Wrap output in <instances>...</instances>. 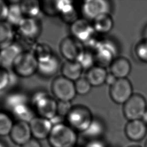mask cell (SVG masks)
I'll use <instances>...</instances> for the list:
<instances>
[{
	"mask_svg": "<svg viewBox=\"0 0 147 147\" xmlns=\"http://www.w3.org/2000/svg\"><path fill=\"white\" fill-rule=\"evenodd\" d=\"M86 147H107L106 142L102 139H95L89 140L87 143Z\"/></svg>",
	"mask_w": 147,
	"mask_h": 147,
	"instance_id": "74e56055",
	"label": "cell"
},
{
	"mask_svg": "<svg viewBox=\"0 0 147 147\" xmlns=\"http://www.w3.org/2000/svg\"><path fill=\"white\" fill-rule=\"evenodd\" d=\"M26 102L29 101L25 94L21 92H14L6 96L5 100V105L6 107L10 111L16 106Z\"/></svg>",
	"mask_w": 147,
	"mask_h": 147,
	"instance_id": "f1b7e54d",
	"label": "cell"
},
{
	"mask_svg": "<svg viewBox=\"0 0 147 147\" xmlns=\"http://www.w3.org/2000/svg\"><path fill=\"white\" fill-rule=\"evenodd\" d=\"M14 124L12 118L8 114L0 111V136L10 134Z\"/></svg>",
	"mask_w": 147,
	"mask_h": 147,
	"instance_id": "f546056e",
	"label": "cell"
},
{
	"mask_svg": "<svg viewBox=\"0 0 147 147\" xmlns=\"http://www.w3.org/2000/svg\"><path fill=\"white\" fill-rule=\"evenodd\" d=\"M32 102L37 116L51 120L57 114V102L45 91L36 92L32 96Z\"/></svg>",
	"mask_w": 147,
	"mask_h": 147,
	"instance_id": "3957f363",
	"label": "cell"
},
{
	"mask_svg": "<svg viewBox=\"0 0 147 147\" xmlns=\"http://www.w3.org/2000/svg\"><path fill=\"white\" fill-rule=\"evenodd\" d=\"M106 130V127L103 122L99 119L94 118L88 128L83 132V135L88 140L102 138Z\"/></svg>",
	"mask_w": 147,
	"mask_h": 147,
	"instance_id": "d4e9b609",
	"label": "cell"
},
{
	"mask_svg": "<svg viewBox=\"0 0 147 147\" xmlns=\"http://www.w3.org/2000/svg\"><path fill=\"white\" fill-rule=\"evenodd\" d=\"M38 62L31 51H23L14 62L12 69L17 76L27 78L37 72Z\"/></svg>",
	"mask_w": 147,
	"mask_h": 147,
	"instance_id": "277c9868",
	"label": "cell"
},
{
	"mask_svg": "<svg viewBox=\"0 0 147 147\" xmlns=\"http://www.w3.org/2000/svg\"><path fill=\"white\" fill-rule=\"evenodd\" d=\"M9 135L15 144L22 146L32 139V134L29 123L17 121L14 124Z\"/></svg>",
	"mask_w": 147,
	"mask_h": 147,
	"instance_id": "9a60e30c",
	"label": "cell"
},
{
	"mask_svg": "<svg viewBox=\"0 0 147 147\" xmlns=\"http://www.w3.org/2000/svg\"><path fill=\"white\" fill-rule=\"evenodd\" d=\"M134 52L138 59L145 63H147V40L142 39L136 45Z\"/></svg>",
	"mask_w": 147,
	"mask_h": 147,
	"instance_id": "1f68e13d",
	"label": "cell"
},
{
	"mask_svg": "<svg viewBox=\"0 0 147 147\" xmlns=\"http://www.w3.org/2000/svg\"><path fill=\"white\" fill-rule=\"evenodd\" d=\"M55 5L57 15L60 16L64 22L71 25L78 19L77 12L72 1H55Z\"/></svg>",
	"mask_w": 147,
	"mask_h": 147,
	"instance_id": "e0dca14e",
	"label": "cell"
},
{
	"mask_svg": "<svg viewBox=\"0 0 147 147\" xmlns=\"http://www.w3.org/2000/svg\"><path fill=\"white\" fill-rule=\"evenodd\" d=\"M41 24L37 18L25 17L18 26L19 34L25 40L34 41L41 33Z\"/></svg>",
	"mask_w": 147,
	"mask_h": 147,
	"instance_id": "7c38bea8",
	"label": "cell"
},
{
	"mask_svg": "<svg viewBox=\"0 0 147 147\" xmlns=\"http://www.w3.org/2000/svg\"><path fill=\"white\" fill-rule=\"evenodd\" d=\"M59 49L65 60L79 62L86 48L83 43L70 36L62 39L59 45Z\"/></svg>",
	"mask_w": 147,
	"mask_h": 147,
	"instance_id": "ba28073f",
	"label": "cell"
},
{
	"mask_svg": "<svg viewBox=\"0 0 147 147\" xmlns=\"http://www.w3.org/2000/svg\"><path fill=\"white\" fill-rule=\"evenodd\" d=\"M133 94L132 84L127 78L118 79L109 89L110 98L114 103L119 105L126 103Z\"/></svg>",
	"mask_w": 147,
	"mask_h": 147,
	"instance_id": "30bf717a",
	"label": "cell"
},
{
	"mask_svg": "<svg viewBox=\"0 0 147 147\" xmlns=\"http://www.w3.org/2000/svg\"><path fill=\"white\" fill-rule=\"evenodd\" d=\"M74 83L76 94L80 95H87L90 92L92 88V86L85 76H82L74 82Z\"/></svg>",
	"mask_w": 147,
	"mask_h": 147,
	"instance_id": "4dcf8cb0",
	"label": "cell"
},
{
	"mask_svg": "<svg viewBox=\"0 0 147 147\" xmlns=\"http://www.w3.org/2000/svg\"><path fill=\"white\" fill-rule=\"evenodd\" d=\"M42 10L45 13L50 16L57 15L55 1H47L42 2L41 5Z\"/></svg>",
	"mask_w": 147,
	"mask_h": 147,
	"instance_id": "e575fe53",
	"label": "cell"
},
{
	"mask_svg": "<svg viewBox=\"0 0 147 147\" xmlns=\"http://www.w3.org/2000/svg\"><path fill=\"white\" fill-rule=\"evenodd\" d=\"M20 1H13L9 5L6 22L11 26H17L25 18L20 5Z\"/></svg>",
	"mask_w": 147,
	"mask_h": 147,
	"instance_id": "cb8c5ba5",
	"label": "cell"
},
{
	"mask_svg": "<svg viewBox=\"0 0 147 147\" xmlns=\"http://www.w3.org/2000/svg\"><path fill=\"white\" fill-rule=\"evenodd\" d=\"M9 5L2 0H0V22L6 21Z\"/></svg>",
	"mask_w": 147,
	"mask_h": 147,
	"instance_id": "8d00e7d4",
	"label": "cell"
},
{
	"mask_svg": "<svg viewBox=\"0 0 147 147\" xmlns=\"http://www.w3.org/2000/svg\"><path fill=\"white\" fill-rule=\"evenodd\" d=\"M60 67L59 59L54 54L49 59L38 63L37 72L43 77L50 78L54 76Z\"/></svg>",
	"mask_w": 147,
	"mask_h": 147,
	"instance_id": "ffe728a7",
	"label": "cell"
},
{
	"mask_svg": "<svg viewBox=\"0 0 147 147\" xmlns=\"http://www.w3.org/2000/svg\"><path fill=\"white\" fill-rule=\"evenodd\" d=\"M11 80V75L8 69L0 67V92L9 87Z\"/></svg>",
	"mask_w": 147,
	"mask_h": 147,
	"instance_id": "836d02e7",
	"label": "cell"
},
{
	"mask_svg": "<svg viewBox=\"0 0 147 147\" xmlns=\"http://www.w3.org/2000/svg\"><path fill=\"white\" fill-rule=\"evenodd\" d=\"M72 107L71 102H57V115L61 117H66Z\"/></svg>",
	"mask_w": 147,
	"mask_h": 147,
	"instance_id": "d590c367",
	"label": "cell"
},
{
	"mask_svg": "<svg viewBox=\"0 0 147 147\" xmlns=\"http://www.w3.org/2000/svg\"><path fill=\"white\" fill-rule=\"evenodd\" d=\"M0 147H6L5 143L0 140Z\"/></svg>",
	"mask_w": 147,
	"mask_h": 147,
	"instance_id": "7bdbcfd3",
	"label": "cell"
},
{
	"mask_svg": "<svg viewBox=\"0 0 147 147\" xmlns=\"http://www.w3.org/2000/svg\"><path fill=\"white\" fill-rule=\"evenodd\" d=\"M65 118L70 127L82 133L88 128L94 119L91 110L81 105L72 106Z\"/></svg>",
	"mask_w": 147,
	"mask_h": 147,
	"instance_id": "7a4b0ae2",
	"label": "cell"
},
{
	"mask_svg": "<svg viewBox=\"0 0 147 147\" xmlns=\"http://www.w3.org/2000/svg\"><path fill=\"white\" fill-rule=\"evenodd\" d=\"M117 52V48L113 41L107 39L100 40L93 51L95 63L105 68L110 66L116 58Z\"/></svg>",
	"mask_w": 147,
	"mask_h": 147,
	"instance_id": "8992f818",
	"label": "cell"
},
{
	"mask_svg": "<svg viewBox=\"0 0 147 147\" xmlns=\"http://www.w3.org/2000/svg\"><path fill=\"white\" fill-rule=\"evenodd\" d=\"M23 51L21 46L15 42L0 49L1 67L7 69L12 68L14 62Z\"/></svg>",
	"mask_w": 147,
	"mask_h": 147,
	"instance_id": "2e32d148",
	"label": "cell"
},
{
	"mask_svg": "<svg viewBox=\"0 0 147 147\" xmlns=\"http://www.w3.org/2000/svg\"><path fill=\"white\" fill-rule=\"evenodd\" d=\"M71 36L81 42L84 45L91 42L96 38V33L88 20L85 18H78L70 25Z\"/></svg>",
	"mask_w": 147,
	"mask_h": 147,
	"instance_id": "9c48e42d",
	"label": "cell"
},
{
	"mask_svg": "<svg viewBox=\"0 0 147 147\" xmlns=\"http://www.w3.org/2000/svg\"><path fill=\"white\" fill-rule=\"evenodd\" d=\"M0 67H1V60H0Z\"/></svg>",
	"mask_w": 147,
	"mask_h": 147,
	"instance_id": "bcb514c9",
	"label": "cell"
},
{
	"mask_svg": "<svg viewBox=\"0 0 147 147\" xmlns=\"http://www.w3.org/2000/svg\"><path fill=\"white\" fill-rule=\"evenodd\" d=\"M146 110V100L144 96L140 94H133L123 105V114L128 121L141 119Z\"/></svg>",
	"mask_w": 147,
	"mask_h": 147,
	"instance_id": "52a82bcc",
	"label": "cell"
},
{
	"mask_svg": "<svg viewBox=\"0 0 147 147\" xmlns=\"http://www.w3.org/2000/svg\"><path fill=\"white\" fill-rule=\"evenodd\" d=\"M124 134L128 140L140 142L147 135V125L141 119L128 121L124 127Z\"/></svg>",
	"mask_w": 147,
	"mask_h": 147,
	"instance_id": "4fadbf2b",
	"label": "cell"
},
{
	"mask_svg": "<svg viewBox=\"0 0 147 147\" xmlns=\"http://www.w3.org/2000/svg\"><path fill=\"white\" fill-rule=\"evenodd\" d=\"M111 5L105 0H87L83 2L81 7L82 15L87 20L93 21L98 16L110 13Z\"/></svg>",
	"mask_w": 147,
	"mask_h": 147,
	"instance_id": "8fae6325",
	"label": "cell"
},
{
	"mask_svg": "<svg viewBox=\"0 0 147 147\" xmlns=\"http://www.w3.org/2000/svg\"><path fill=\"white\" fill-rule=\"evenodd\" d=\"M10 112L18 119V121L29 123L35 117V111L32 106L30 105L29 102H24L16 106Z\"/></svg>",
	"mask_w": 147,
	"mask_h": 147,
	"instance_id": "603a6c76",
	"label": "cell"
},
{
	"mask_svg": "<svg viewBox=\"0 0 147 147\" xmlns=\"http://www.w3.org/2000/svg\"><path fill=\"white\" fill-rule=\"evenodd\" d=\"M92 25L96 33L104 34L108 33L112 30L114 21L110 13H106L94 19Z\"/></svg>",
	"mask_w": 147,
	"mask_h": 147,
	"instance_id": "7402d4cb",
	"label": "cell"
},
{
	"mask_svg": "<svg viewBox=\"0 0 147 147\" xmlns=\"http://www.w3.org/2000/svg\"><path fill=\"white\" fill-rule=\"evenodd\" d=\"M21 147H41V145L37 140L32 138L28 142L21 146Z\"/></svg>",
	"mask_w": 147,
	"mask_h": 147,
	"instance_id": "f35d334b",
	"label": "cell"
},
{
	"mask_svg": "<svg viewBox=\"0 0 147 147\" xmlns=\"http://www.w3.org/2000/svg\"><path fill=\"white\" fill-rule=\"evenodd\" d=\"M48 138L52 147H75L78 136L68 124L60 123L53 126Z\"/></svg>",
	"mask_w": 147,
	"mask_h": 147,
	"instance_id": "6da1fadb",
	"label": "cell"
},
{
	"mask_svg": "<svg viewBox=\"0 0 147 147\" xmlns=\"http://www.w3.org/2000/svg\"><path fill=\"white\" fill-rule=\"evenodd\" d=\"M14 38V31L6 21L0 22V49L13 43Z\"/></svg>",
	"mask_w": 147,
	"mask_h": 147,
	"instance_id": "83f0119b",
	"label": "cell"
},
{
	"mask_svg": "<svg viewBox=\"0 0 147 147\" xmlns=\"http://www.w3.org/2000/svg\"><path fill=\"white\" fill-rule=\"evenodd\" d=\"M127 147H142L140 145H131L130 146H128Z\"/></svg>",
	"mask_w": 147,
	"mask_h": 147,
	"instance_id": "ee69618b",
	"label": "cell"
},
{
	"mask_svg": "<svg viewBox=\"0 0 147 147\" xmlns=\"http://www.w3.org/2000/svg\"><path fill=\"white\" fill-rule=\"evenodd\" d=\"M144 147H147V140H146L145 144H144Z\"/></svg>",
	"mask_w": 147,
	"mask_h": 147,
	"instance_id": "f6af8a7d",
	"label": "cell"
},
{
	"mask_svg": "<svg viewBox=\"0 0 147 147\" xmlns=\"http://www.w3.org/2000/svg\"><path fill=\"white\" fill-rule=\"evenodd\" d=\"M79 63L80 64L83 69L88 70L94 67L95 61L93 52L86 49L83 55L79 61Z\"/></svg>",
	"mask_w": 147,
	"mask_h": 147,
	"instance_id": "d6a6232c",
	"label": "cell"
},
{
	"mask_svg": "<svg viewBox=\"0 0 147 147\" xmlns=\"http://www.w3.org/2000/svg\"><path fill=\"white\" fill-rule=\"evenodd\" d=\"M141 120L146 124L147 125V110L145 111V113H144V115L142 116Z\"/></svg>",
	"mask_w": 147,
	"mask_h": 147,
	"instance_id": "60d3db41",
	"label": "cell"
},
{
	"mask_svg": "<svg viewBox=\"0 0 147 147\" xmlns=\"http://www.w3.org/2000/svg\"><path fill=\"white\" fill-rule=\"evenodd\" d=\"M51 88L55 98L61 102H71L77 94L74 82L62 75L56 77L52 80Z\"/></svg>",
	"mask_w": 147,
	"mask_h": 147,
	"instance_id": "5b68a950",
	"label": "cell"
},
{
	"mask_svg": "<svg viewBox=\"0 0 147 147\" xmlns=\"http://www.w3.org/2000/svg\"><path fill=\"white\" fill-rule=\"evenodd\" d=\"M131 71L130 61L124 57H117L110 65V73L117 79L127 78Z\"/></svg>",
	"mask_w": 147,
	"mask_h": 147,
	"instance_id": "ac0fdd59",
	"label": "cell"
},
{
	"mask_svg": "<svg viewBox=\"0 0 147 147\" xmlns=\"http://www.w3.org/2000/svg\"><path fill=\"white\" fill-rule=\"evenodd\" d=\"M143 36H144V38L147 40V25L145 27L144 31H143Z\"/></svg>",
	"mask_w": 147,
	"mask_h": 147,
	"instance_id": "b9f144b4",
	"label": "cell"
},
{
	"mask_svg": "<svg viewBox=\"0 0 147 147\" xmlns=\"http://www.w3.org/2000/svg\"><path fill=\"white\" fill-rule=\"evenodd\" d=\"M20 5L25 17L37 18L42 10L41 4L36 0L21 1Z\"/></svg>",
	"mask_w": 147,
	"mask_h": 147,
	"instance_id": "484cf974",
	"label": "cell"
},
{
	"mask_svg": "<svg viewBox=\"0 0 147 147\" xmlns=\"http://www.w3.org/2000/svg\"><path fill=\"white\" fill-rule=\"evenodd\" d=\"M117 79H118L114 75H113L112 74H111L110 72V73H108V74L107 75L105 83H106L107 85L110 86V87L115 83V82L117 81Z\"/></svg>",
	"mask_w": 147,
	"mask_h": 147,
	"instance_id": "ab89813d",
	"label": "cell"
},
{
	"mask_svg": "<svg viewBox=\"0 0 147 147\" xmlns=\"http://www.w3.org/2000/svg\"><path fill=\"white\" fill-rule=\"evenodd\" d=\"M31 52L38 63L49 59L54 55L50 46L44 42L33 44Z\"/></svg>",
	"mask_w": 147,
	"mask_h": 147,
	"instance_id": "4316f807",
	"label": "cell"
},
{
	"mask_svg": "<svg viewBox=\"0 0 147 147\" xmlns=\"http://www.w3.org/2000/svg\"><path fill=\"white\" fill-rule=\"evenodd\" d=\"M107 74L105 67L96 65L87 70L85 77L92 87H99L105 83Z\"/></svg>",
	"mask_w": 147,
	"mask_h": 147,
	"instance_id": "44dd1931",
	"label": "cell"
},
{
	"mask_svg": "<svg viewBox=\"0 0 147 147\" xmlns=\"http://www.w3.org/2000/svg\"><path fill=\"white\" fill-rule=\"evenodd\" d=\"M83 70L78 61L65 60L60 67L61 75L72 82H75L82 76Z\"/></svg>",
	"mask_w": 147,
	"mask_h": 147,
	"instance_id": "d6986e66",
	"label": "cell"
},
{
	"mask_svg": "<svg viewBox=\"0 0 147 147\" xmlns=\"http://www.w3.org/2000/svg\"><path fill=\"white\" fill-rule=\"evenodd\" d=\"M29 123L32 136L36 140L48 138L53 127L49 119L39 116H35Z\"/></svg>",
	"mask_w": 147,
	"mask_h": 147,
	"instance_id": "5bb4252c",
	"label": "cell"
}]
</instances>
